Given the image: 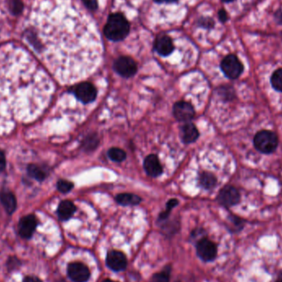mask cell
Listing matches in <instances>:
<instances>
[{"label": "cell", "mask_w": 282, "mask_h": 282, "mask_svg": "<svg viewBox=\"0 0 282 282\" xmlns=\"http://www.w3.org/2000/svg\"><path fill=\"white\" fill-rule=\"evenodd\" d=\"M0 200L8 214L12 215L17 208L16 197L10 191H2L0 193Z\"/></svg>", "instance_id": "obj_17"}, {"label": "cell", "mask_w": 282, "mask_h": 282, "mask_svg": "<svg viewBox=\"0 0 282 282\" xmlns=\"http://www.w3.org/2000/svg\"><path fill=\"white\" fill-rule=\"evenodd\" d=\"M240 195L235 187L227 186L224 187L218 196L219 202L226 207L233 206L239 203Z\"/></svg>", "instance_id": "obj_12"}, {"label": "cell", "mask_w": 282, "mask_h": 282, "mask_svg": "<svg viewBox=\"0 0 282 282\" xmlns=\"http://www.w3.org/2000/svg\"><path fill=\"white\" fill-rule=\"evenodd\" d=\"M221 69L229 79L235 80L243 73L244 65L235 55H229L221 62Z\"/></svg>", "instance_id": "obj_5"}, {"label": "cell", "mask_w": 282, "mask_h": 282, "mask_svg": "<svg viewBox=\"0 0 282 282\" xmlns=\"http://www.w3.org/2000/svg\"><path fill=\"white\" fill-rule=\"evenodd\" d=\"M200 184L206 189H212L217 185V178L210 173H203L200 176Z\"/></svg>", "instance_id": "obj_21"}, {"label": "cell", "mask_w": 282, "mask_h": 282, "mask_svg": "<svg viewBox=\"0 0 282 282\" xmlns=\"http://www.w3.org/2000/svg\"><path fill=\"white\" fill-rule=\"evenodd\" d=\"M76 210V207L70 200H63L59 203L57 214L59 220L62 221H68L71 217H73Z\"/></svg>", "instance_id": "obj_16"}, {"label": "cell", "mask_w": 282, "mask_h": 282, "mask_svg": "<svg viewBox=\"0 0 282 282\" xmlns=\"http://www.w3.org/2000/svg\"><path fill=\"white\" fill-rule=\"evenodd\" d=\"M144 168L148 175L156 178L163 173L161 164L157 156L155 155H149L144 162Z\"/></svg>", "instance_id": "obj_14"}, {"label": "cell", "mask_w": 282, "mask_h": 282, "mask_svg": "<svg viewBox=\"0 0 282 282\" xmlns=\"http://www.w3.org/2000/svg\"><path fill=\"white\" fill-rule=\"evenodd\" d=\"M219 19L222 22V23H226L228 20V14L226 10H221L219 11L218 14Z\"/></svg>", "instance_id": "obj_32"}, {"label": "cell", "mask_w": 282, "mask_h": 282, "mask_svg": "<svg viewBox=\"0 0 282 282\" xmlns=\"http://www.w3.org/2000/svg\"><path fill=\"white\" fill-rule=\"evenodd\" d=\"M222 1H223V2L230 3V2H233L234 0H222Z\"/></svg>", "instance_id": "obj_38"}, {"label": "cell", "mask_w": 282, "mask_h": 282, "mask_svg": "<svg viewBox=\"0 0 282 282\" xmlns=\"http://www.w3.org/2000/svg\"><path fill=\"white\" fill-rule=\"evenodd\" d=\"M275 282H282V272H280V275H278L277 279H276Z\"/></svg>", "instance_id": "obj_36"}, {"label": "cell", "mask_w": 282, "mask_h": 282, "mask_svg": "<svg viewBox=\"0 0 282 282\" xmlns=\"http://www.w3.org/2000/svg\"><path fill=\"white\" fill-rule=\"evenodd\" d=\"M114 69L122 77L130 78L136 74L137 64L130 57L121 56L114 63Z\"/></svg>", "instance_id": "obj_8"}, {"label": "cell", "mask_w": 282, "mask_h": 282, "mask_svg": "<svg viewBox=\"0 0 282 282\" xmlns=\"http://www.w3.org/2000/svg\"><path fill=\"white\" fill-rule=\"evenodd\" d=\"M275 18L278 23L282 24V10L275 12Z\"/></svg>", "instance_id": "obj_34"}, {"label": "cell", "mask_w": 282, "mask_h": 282, "mask_svg": "<svg viewBox=\"0 0 282 282\" xmlns=\"http://www.w3.org/2000/svg\"><path fill=\"white\" fill-rule=\"evenodd\" d=\"M103 282H117V281H114V280H109V279H107V280H103Z\"/></svg>", "instance_id": "obj_37"}, {"label": "cell", "mask_w": 282, "mask_h": 282, "mask_svg": "<svg viewBox=\"0 0 282 282\" xmlns=\"http://www.w3.org/2000/svg\"><path fill=\"white\" fill-rule=\"evenodd\" d=\"M28 172L32 178H35L37 181H43L46 178V172L34 164H31L28 166Z\"/></svg>", "instance_id": "obj_20"}, {"label": "cell", "mask_w": 282, "mask_h": 282, "mask_svg": "<svg viewBox=\"0 0 282 282\" xmlns=\"http://www.w3.org/2000/svg\"><path fill=\"white\" fill-rule=\"evenodd\" d=\"M8 3L12 14H19L23 10V5L22 0H8Z\"/></svg>", "instance_id": "obj_26"}, {"label": "cell", "mask_w": 282, "mask_h": 282, "mask_svg": "<svg viewBox=\"0 0 282 282\" xmlns=\"http://www.w3.org/2000/svg\"><path fill=\"white\" fill-rule=\"evenodd\" d=\"M130 32V23L121 14H111L105 25L104 34L112 41H122Z\"/></svg>", "instance_id": "obj_3"}, {"label": "cell", "mask_w": 282, "mask_h": 282, "mask_svg": "<svg viewBox=\"0 0 282 282\" xmlns=\"http://www.w3.org/2000/svg\"><path fill=\"white\" fill-rule=\"evenodd\" d=\"M198 257L204 262H212L217 256V247L208 239H200L196 244Z\"/></svg>", "instance_id": "obj_7"}, {"label": "cell", "mask_w": 282, "mask_h": 282, "mask_svg": "<svg viewBox=\"0 0 282 282\" xmlns=\"http://www.w3.org/2000/svg\"><path fill=\"white\" fill-rule=\"evenodd\" d=\"M38 221L34 215H28L19 221V234L23 239H29L37 229Z\"/></svg>", "instance_id": "obj_11"}, {"label": "cell", "mask_w": 282, "mask_h": 282, "mask_svg": "<svg viewBox=\"0 0 282 282\" xmlns=\"http://www.w3.org/2000/svg\"><path fill=\"white\" fill-rule=\"evenodd\" d=\"M199 137V131L197 128L192 123H187L182 128V140L185 143H193Z\"/></svg>", "instance_id": "obj_18"}, {"label": "cell", "mask_w": 282, "mask_h": 282, "mask_svg": "<svg viewBox=\"0 0 282 282\" xmlns=\"http://www.w3.org/2000/svg\"><path fill=\"white\" fill-rule=\"evenodd\" d=\"M156 3H159V4H162V3H174L177 2L178 0H154Z\"/></svg>", "instance_id": "obj_35"}, {"label": "cell", "mask_w": 282, "mask_h": 282, "mask_svg": "<svg viewBox=\"0 0 282 282\" xmlns=\"http://www.w3.org/2000/svg\"><path fill=\"white\" fill-rule=\"evenodd\" d=\"M254 146L261 153L271 154L277 148V136L270 130H261L255 135Z\"/></svg>", "instance_id": "obj_4"}, {"label": "cell", "mask_w": 282, "mask_h": 282, "mask_svg": "<svg viewBox=\"0 0 282 282\" xmlns=\"http://www.w3.org/2000/svg\"><path fill=\"white\" fill-rule=\"evenodd\" d=\"M108 157L115 162H122L126 158L125 151L119 148H112L108 151Z\"/></svg>", "instance_id": "obj_23"}, {"label": "cell", "mask_w": 282, "mask_h": 282, "mask_svg": "<svg viewBox=\"0 0 282 282\" xmlns=\"http://www.w3.org/2000/svg\"><path fill=\"white\" fill-rule=\"evenodd\" d=\"M73 91L76 98L84 103H92L97 98V89L90 83H81Z\"/></svg>", "instance_id": "obj_9"}, {"label": "cell", "mask_w": 282, "mask_h": 282, "mask_svg": "<svg viewBox=\"0 0 282 282\" xmlns=\"http://www.w3.org/2000/svg\"><path fill=\"white\" fill-rule=\"evenodd\" d=\"M67 274L73 282H87L90 278V271L89 267L80 262H74L68 264Z\"/></svg>", "instance_id": "obj_6"}, {"label": "cell", "mask_w": 282, "mask_h": 282, "mask_svg": "<svg viewBox=\"0 0 282 282\" xmlns=\"http://www.w3.org/2000/svg\"><path fill=\"white\" fill-rule=\"evenodd\" d=\"M173 115L179 121H189L195 116V111L187 102H178L173 106Z\"/></svg>", "instance_id": "obj_13"}, {"label": "cell", "mask_w": 282, "mask_h": 282, "mask_svg": "<svg viewBox=\"0 0 282 282\" xmlns=\"http://www.w3.org/2000/svg\"><path fill=\"white\" fill-rule=\"evenodd\" d=\"M25 34L44 64L60 80L77 77L85 57L96 59L100 46L89 21L64 0L37 3Z\"/></svg>", "instance_id": "obj_1"}, {"label": "cell", "mask_w": 282, "mask_h": 282, "mask_svg": "<svg viewBox=\"0 0 282 282\" xmlns=\"http://www.w3.org/2000/svg\"><path fill=\"white\" fill-rule=\"evenodd\" d=\"M170 267L167 266L161 272L153 275L151 282H169L170 280Z\"/></svg>", "instance_id": "obj_22"}, {"label": "cell", "mask_w": 282, "mask_h": 282, "mask_svg": "<svg viewBox=\"0 0 282 282\" xmlns=\"http://www.w3.org/2000/svg\"><path fill=\"white\" fill-rule=\"evenodd\" d=\"M177 282H180V281H177Z\"/></svg>", "instance_id": "obj_39"}, {"label": "cell", "mask_w": 282, "mask_h": 282, "mask_svg": "<svg viewBox=\"0 0 282 282\" xmlns=\"http://www.w3.org/2000/svg\"><path fill=\"white\" fill-rule=\"evenodd\" d=\"M73 187V183L67 180H59V182H57V188L62 193H67L70 191Z\"/></svg>", "instance_id": "obj_25"}, {"label": "cell", "mask_w": 282, "mask_h": 282, "mask_svg": "<svg viewBox=\"0 0 282 282\" xmlns=\"http://www.w3.org/2000/svg\"><path fill=\"white\" fill-rule=\"evenodd\" d=\"M6 168V159H5V155L3 151H0V172L5 171Z\"/></svg>", "instance_id": "obj_31"}, {"label": "cell", "mask_w": 282, "mask_h": 282, "mask_svg": "<svg viewBox=\"0 0 282 282\" xmlns=\"http://www.w3.org/2000/svg\"><path fill=\"white\" fill-rule=\"evenodd\" d=\"M7 265L8 268L10 269V270L18 268L20 266V261L17 257H13L8 261Z\"/></svg>", "instance_id": "obj_28"}, {"label": "cell", "mask_w": 282, "mask_h": 282, "mask_svg": "<svg viewBox=\"0 0 282 282\" xmlns=\"http://www.w3.org/2000/svg\"><path fill=\"white\" fill-rule=\"evenodd\" d=\"M116 200L120 205H135L139 204L141 198L137 195L131 193L119 194L116 196Z\"/></svg>", "instance_id": "obj_19"}, {"label": "cell", "mask_w": 282, "mask_h": 282, "mask_svg": "<svg viewBox=\"0 0 282 282\" xmlns=\"http://www.w3.org/2000/svg\"><path fill=\"white\" fill-rule=\"evenodd\" d=\"M107 266L114 271H124L127 266V259L122 252L111 250L106 257Z\"/></svg>", "instance_id": "obj_10"}, {"label": "cell", "mask_w": 282, "mask_h": 282, "mask_svg": "<svg viewBox=\"0 0 282 282\" xmlns=\"http://www.w3.org/2000/svg\"><path fill=\"white\" fill-rule=\"evenodd\" d=\"M50 79L27 50L0 46V134L34 121L52 94Z\"/></svg>", "instance_id": "obj_2"}, {"label": "cell", "mask_w": 282, "mask_h": 282, "mask_svg": "<svg viewBox=\"0 0 282 282\" xmlns=\"http://www.w3.org/2000/svg\"><path fill=\"white\" fill-rule=\"evenodd\" d=\"M200 24L201 27H205V28H213L215 22L212 19H201L200 20Z\"/></svg>", "instance_id": "obj_30"}, {"label": "cell", "mask_w": 282, "mask_h": 282, "mask_svg": "<svg viewBox=\"0 0 282 282\" xmlns=\"http://www.w3.org/2000/svg\"><path fill=\"white\" fill-rule=\"evenodd\" d=\"M155 50L162 56H168L174 50L173 41L168 36L158 37L155 42Z\"/></svg>", "instance_id": "obj_15"}, {"label": "cell", "mask_w": 282, "mask_h": 282, "mask_svg": "<svg viewBox=\"0 0 282 282\" xmlns=\"http://www.w3.org/2000/svg\"><path fill=\"white\" fill-rule=\"evenodd\" d=\"M82 1L84 5L92 11H94L98 9V0H82Z\"/></svg>", "instance_id": "obj_29"}, {"label": "cell", "mask_w": 282, "mask_h": 282, "mask_svg": "<svg viewBox=\"0 0 282 282\" xmlns=\"http://www.w3.org/2000/svg\"><path fill=\"white\" fill-rule=\"evenodd\" d=\"M178 200L177 199H171L169 202L167 203V208L165 210H164L163 213H161L160 216V220L161 221H164V220H166L168 217H169V214H170L171 210L173 209V207H175L176 205H178Z\"/></svg>", "instance_id": "obj_27"}, {"label": "cell", "mask_w": 282, "mask_h": 282, "mask_svg": "<svg viewBox=\"0 0 282 282\" xmlns=\"http://www.w3.org/2000/svg\"><path fill=\"white\" fill-rule=\"evenodd\" d=\"M271 85L276 91L282 92V68L273 73L271 79Z\"/></svg>", "instance_id": "obj_24"}, {"label": "cell", "mask_w": 282, "mask_h": 282, "mask_svg": "<svg viewBox=\"0 0 282 282\" xmlns=\"http://www.w3.org/2000/svg\"><path fill=\"white\" fill-rule=\"evenodd\" d=\"M23 282H42V280L35 275H28L24 277Z\"/></svg>", "instance_id": "obj_33"}]
</instances>
